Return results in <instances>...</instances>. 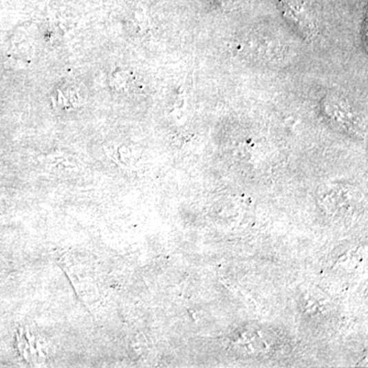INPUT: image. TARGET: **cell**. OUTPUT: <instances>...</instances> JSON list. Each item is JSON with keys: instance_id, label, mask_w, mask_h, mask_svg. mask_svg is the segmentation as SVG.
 <instances>
[{"instance_id": "cell-2", "label": "cell", "mask_w": 368, "mask_h": 368, "mask_svg": "<svg viewBox=\"0 0 368 368\" xmlns=\"http://www.w3.org/2000/svg\"><path fill=\"white\" fill-rule=\"evenodd\" d=\"M109 84L113 91L116 94H126L129 91L133 84L132 75L124 69H116L109 77Z\"/></svg>"}, {"instance_id": "cell-1", "label": "cell", "mask_w": 368, "mask_h": 368, "mask_svg": "<svg viewBox=\"0 0 368 368\" xmlns=\"http://www.w3.org/2000/svg\"><path fill=\"white\" fill-rule=\"evenodd\" d=\"M54 102L60 110L70 111L81 107L83 100L79 91L73 87H62L56 90Z\"/></svg>"}]
</instances>
